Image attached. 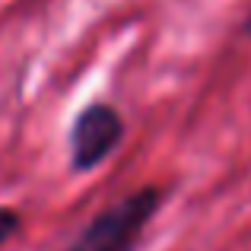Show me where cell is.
Returning a JSON list of instances; mask_svg holds the SVG:
<instances>
[{
	"label": "cell",
	"mask_w": 251,
	"mask_h": 251,
	"mask_svg": "<svg viewBox=\"0 0 251 251\" xmlns=\"http://www.w3.org/2000/svg\"><path fill=\"white\" fill-rule=\"evenodd\" d=\"M245 32L251 35V13H248V19H245Z\"/></svg>",
	"instance_id": "4"
},
{
	"label": "cell",
	"mask_w": 251,
	"mask_h": 251,
	"mask_svg": "<svg viewBox=\"0 0 251 251\" xmlns=\"http://www.w3.org/2000/svg\"><path fill=\"white\" fill-rule=\"evenodd\" d=\"M121 140H124L121 111L108 102L86 105L70 127V166H74V172H92L121 147Z\"/></svg>",
	"instance_id": "2"
},
{
	"label": "cell",
	"mask_w": 251,
	"mask_h": 251,
	"mask_svg": "<svg viewBox=\"0 0 251 251\" xmlns=\"http://www.w3.org/2000/svg\"><path fill=\"white\" fill-rule=\"evenodd\" d=\"M19 229H23V216L10 207H0V248L6 245L10 239H16Z\"/></svg>",
	"instance_id": "3"
},
{
	"label": "cell",
	"mask_w": 251,
	"mask_h": 251,
	"mask_svg": "<svg viewBox=\"0 0 251 251\" xmlns=\"http://www.w3.org/2000/svg\"><path fill=\"white\" fill-rule=\"evenodd\" d=\"M159 201H162V191L153 188V184L124 194L111 207L99 210L74 235L67 251H134L147 223L159 210Z\"/></svg>",
	"instance_id": "1"
}]
</instances>
